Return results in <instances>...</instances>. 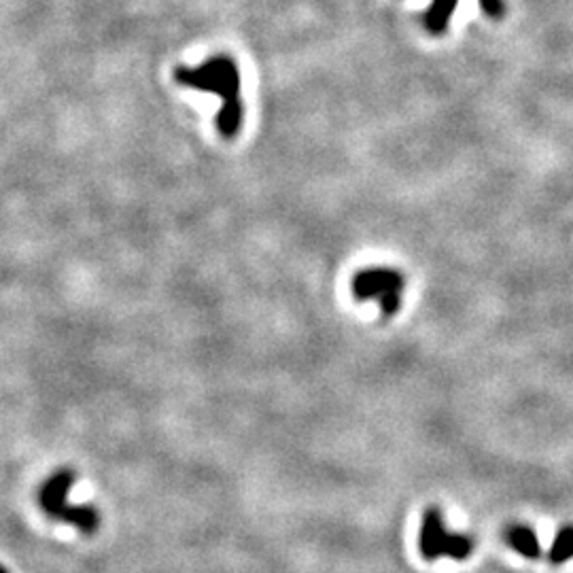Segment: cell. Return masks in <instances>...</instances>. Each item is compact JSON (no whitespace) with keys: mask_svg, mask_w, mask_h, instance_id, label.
Returning a JSON list of instances; mask_svg holds the SVG:
<instances>
[{"mask_svg":"<svg viewBox=\"0 0 573 573\" xmlns=\"http://www.w3.org/2000/svg\"><path fill=\"white\" fill-rule=\"evenodd\" d=\"M175 81L183 88L215 94L221 98L217 113V130L223 138H234L242 128V100H240V71L234 60L217 56L194 68L179 66Z\"/></svg>","mask_w":573,"mask_h":573,"instance_id":"obj_1","label":"cell"},{"mask_svg":"<svg viewBox=\"0 0 573 573\" xmlns=\"http://www.w3.org/2000/svg\"><path fill=\"white\" fill-rule=\"evenodd\" d=\"M421 550L429 561L438 557H455L465 559L472 550V544L463 540V537L448 535L442 523V516L438 510H429L423 518L421 529Z\"/></svg>","mask_w":573,"mask_h":573,"instance_id":"obj_2","label":"cell"},{"mask_svg":"<svg viewBox=\"0 0 573 573\" xmlns=\"http://www.w3.org/2000/svg\"><path fill=\"white\" fill-rule=\"evenodd\" d=\"M402 276L395 274L393 270H366L359 276H355L353 281V291L359 298H374L380 302V306L385 308V312H395L397 310V300L399 293H402Z\"/></svg>","mask_w":573,"mask_h":573,"instance_id":"obj_3","label":"cell"},{"mask_svg":"<svg viewBox=\"0 0 573 573\" xmlns=\"http://www.w3.org/2000/svg\"><path fill=\"white\" fill-rule=\"evenodd\" d=\"M508 542L512 544L514 550H518L525 557H540V548H537V540L531 529L527 527H512L508 531Z\"/></svg>","mask_w":573,"mask_h":573,"instance_id":"obj_4","label":"cell"},{"mask_svg":"<svg viewBox=\"0 0 573 573\" xmlns=\"http://www.w3.org/2000/svg\"><path fill=\"white\" fill-rule=\"evenodd\" d=\"M455 7H457V0H433V7L427 13L429 30H433V32L444 30L448 20H450V15H453V11H455Z\"/></svg>","mask_w":573,"mask_h":573,"instance_id":"obj_5","label":"cell"},{"mask_svg":"<svg viewBox=\"0 0 573 573\" xmlns=\"http://www.w3.org/2000/svg\"><path fill=\"white\" fill-rule=\"evenodd\" d=\"M569 557H573V531H563L552 548V561L563 563Z\"/></svg>","mask_w":573,"mask_h":573,"instance_id":"obj_6","label":"cell"},{"mask_svg":"<svg viewBox=\"0 0 573 573\" xmlns=\"http://www.w3.org/2000/svg\"><path fill=\"white\" fill-rule=\"evenodd\" d=\"M90 497H92V489H90V484H85V482H79V484L75 486V491H73V495H71V501L79 503V501H83V499H90Z\"/></svg>","mask_w":573,"mask_h":573,"instance_id":"obj_7","label":"cell"},{"mask_svg":"<svg viewBox=\"0 0 573 573\" xmlns=\"http://www.w3.org/2000/svg\"><path fill=\"white\" fill-rule=\"evenodd\" d=\"M480 3H482V7H484L486 11H489L491 15H499V13H501V3H499V0H480Z\"/></svg>","mask_w":573,"mask_h":573,"instance_id":"obj_8","label":"cell"}]
</instances>
